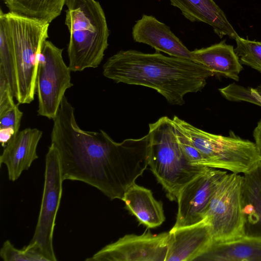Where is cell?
Instances as JSON below:
<instances>
[{"label":"cell","instance_id":"1","mask_svg":"<svg viewBox=\"0 0 261 261\" xmlns=\"http://www.w3.org/2000/svg\"><path fill=\"white\" fill-rule=\"evenodd\" d=\"M53 120L51 144L59 152L63 180L80 181L111 200H122L148 166L147 134L116 142L101 129L83 130L65 96Z\"/></svg>","mask_w":261,"mask_h":261},{"label":"cell","instance_id":"2","mask_svg":"<svg viewBox=\"0 0 261 261\" xmlns=\"http://www.w3.org/2000/svg\"><path fill=\"white\" fill-rule=\"evenodd\" d=\"M102 73L117 83L153 89L169 103L179 106L184 104L187 94L201 91L206 80L215 74L194 60L133 49L119 51L109 58Z\"/></svg>","mask_w":261,"mask_h":261},{"label":"cell","instance_id":"3","mask_svg":"<svg viewBox=\"0 0 261 261\" xmlns=\"http://www.w3.org/2000/svg\"><path fill=\"white\" fill-rule=\"evenodd\" d=\"M65 5L70 70L97 67L109 45L110 32L103 9L95 0H66Z\"/></svg>","mask_w":261,"mask_h":261},{"label":"cell","instance_id":"4","mask_svg":"<svg viewBox=\"0 0 261 261\" xmlns=\"http://www.w3.org/2000/svg\"><path fill=\"white\" fill-rule=\"evenodd\" d=\"M148 165L170 200H175L186 184L208 167L191 164L177 141L172 120L161 117L149 124Z\"/></svg>","mask_w":261,"mask_h":261},{"label":"cell","instance_id":"5","mask_svg":"<svg viewBox=\"0 0 261 261\" xmlns=\"http://www.w3.org/2000/svg\"><path fill=\"white\" fill-rule=\"evenodd\" d=\"M12 42L16 72L14 97L20 104H29L34 99L39 56L48 38L49 23L1 9Z\"/></svg>","mask_w":261,"mask_h":261},{"label":"cell","instance_id":"6","mask_svg":"<svg viewBox=\"0 0 261 261\" xmlns=\"http://www.w3.org/2000/svg\"><path fill=\"white\" fill-rule=\"evenodd\" d=\"M172 120L174 125L203 154L211 168L243 175L261 163V158L253 142L234 135L223 136L206 132L176 116Z\"/></svg>","mask_w":261,"mask_h":261},{"label":"cell","instance_id":"7","mask_svg":"<svg viewBox=\"0 0 261 261\" xmlns=\"http://www.w3.org/2000/svg\"><path fill=\"white\" fill-rule=\"evenodd\" d=\"M243 180V175L227 173L218 186L204 220L209 226L212 241H233L245 235Z\"/></svg>","mask_w":261,"mask_h":261},{"label":"cell","instance_id":"8","mask_svg":"<svg viewBox=\"0 0 261 261\" xmlns=\"http://www.w3.org/2000/svg\"><path fill=\"white\" fill-rule=\"evenodd\" d=\"M63 50L46 40L39 58L36 83L37 112L50 119L56 117L66 91L73 86L71 70L63 60Z\"/></svg>","mask_w":261,"mask_h":261},{"label":"cell","instance_id":"9","mask_svg":"<svg viewBox=\"0 0 261 261\" xmlns=\"http://www.w3.org/2000/svg\"><path fill=\"white\" fill-rule=\"evenodd\" d=\"M63 181L59 152L51 144L45 156L44 183L40 210L34 234L30 242L38 247L49 261L57 260L53 240Z\"/></svg>","mask_w":261,"mask_h":261},{"label":"cell","instance_id":"10","mask_svg":"<svg viewBox=\"0 0 261 261\" xmlns=\"http://www.w3.org/2000/svg\"><path fill=\"white\" fill-rule=\"evenodd\" d=\"M169 232L153 234L147 228L141 234H127L109 244L86 261H166Z\"/></svg>","mask_w":261,"mask_h":261},{"label":"cell","instance_id":"11","mask_svg":"<svg viewBox=\"0 0 261 261\" xmlns=\"http://www.w3.org/2000/svg\"><path fill=\"white\" fill-rule=\"evenodd\" d=\"M227 172L208 167L179 191L178 210L172 228L191 226L203 221L211 201Z\"/></svg>","mask_w":261,"mask_h":261},{"label":"cell","instance_id":"12","mask_svg":"<svg viewBox=\"0 0 261 261\" xmlns=\"http://www.w3.org/2000/svg\"><path fill=\"white\" fill-rule=\"evenodd\" d=\"M132 37L134 41L147 44L156 51L194 60L191 51L174 35L169 27L153 16L143 14L136 21L132 29Z\"/></svg>","mask_w":261,"mask_h":261},{"label":"cell","instance_id":"13","mask_svg":"<svg viewBox=\"0 0 261 261\" xmlns=\"http://www.w3.org/2000/svg\"><path fill=\"white\" fill-rule=\"evenodd\" d=\"M42 135L37 128H27L9 140L0 156V166H6L10 180H16L38 158L37 147Z\"/></svg>","mask_w":261,"mask_h":261},{"label":"cell","instance_id":"14","mask_svg":"<svg viewBox=\"0 0 261 261\" xmlns=\"http://www.w3.org/2000/svg\"><path fill=\"white\" fill-rule=\"evenodd\" d=\"M212 241L205 220L191 226L171 228L166 261H192L207 248Z\"/></svg>","mask_w":261,"mask_h":261},{"label":"cell","instance_id":"15","mask_svg":"<svg viewBox=\"0 0 261 261\" xmlns=\"http://www.w3.org/2000/svg\"><path fill=\"white\" fill-rule=\"evenodd\" d=\"M182 15L191 22H202L211 26L220 38L228 36L235 39L239 36L225 14L214 0H169Z\"/></svg>","mask_w":261,"mask_h":261},{"label":"cell","instance_id":"16","mask_svg":"<svg viewBox=\"0 0 261 261\" xmlns=\"http://www.w3.org/2000/svg\"><path fill=\"white\" fill-rule=\"evenodd\" d=\"M195 260L261 261V237L245 235L233 241H212Z\"/></svg>","mask_w":261,"mask_h":261},{"label":"cell","instance_id":"17","mask_svg":"<svg viewBox=\"0 0 261 261\" xmlns=\"http://www.w3.org/2000/svg\"><path fill=\"white\" fill-rule=\"evenodd\" d=\"M122 200L129 213L147 228L158 227L165 220L162 202L156 200L148 189L135 183L125 192Z\"/></svg>","mask_w":261,"mask_h":261},{"label":"cell","instance_id":"18","mask_svg":"<svg viewBox=\"0 0 261 261\" xmlns=\"http://www.w3.org/2000/svg\"><path fill=\"white\" fill-rule=\"evenodd\" d=\"M193 59L218 74L238 81L243 69L233 46L225 40L210 46L191 51Z\"/></svg>","mask_w":261,"mask_h":261},{"label":"cell","instance_id":"19","mask_svg":"<svg viewBox=\"0 0 261 261\" xmlns=\"http://www.w3.org/2000/svg\"><path fill=\"white\" fill-rule=\"evenodd\" d=\"M243 175L242 203L245 235L261 237V163Z\"/></svg>","mask_w":261,"mask_h":261},{"label":"cell","instance_id":"20","mask_svg":"<svg viewBox=\"0 0 261 261\" xmlns=\"http://www.w3.org/2000/svg\"><path fill=\"white\" fill-rule=\"evenodd\" d=\"M66 0H3L9 11L50 23L61 13Z\"/></svg>","mask_w":261,"mask_h":261},{"label":"cell","instance_id":"21","mask_svg":"<svg viewBox=\"0 0 261 261\" xmlns=\"http://www.w3.org/2000/svg\"><path fill=\"white\" fill-rule=\"evenodd\" d=\"M0 72L6 77L14 96L16 89V78L13 49L6 26L0 17Z\"/></svg>","mask_w":261,"mask_h":261},{"label":"cell","instance_id":"22","mask_svg":"<svg viewBox=\"0 0 261 261\" xmlns=\"http://www.w3.org/2000/svg\"><path fill=\"white\" fill-rule=\"evenodd\" d=\"M0 256L4 261H49L35 244L29 243L19 249L9 240L4 243L0 250Z\"/></svg>","mask_w":261,"mask_h":261},{"label":"cell","instance_id":"23","mask_svg":"<svg viewBox=\"0 0 261 261\" xmlns=\"http://www.w3.org/2000/svg\"><path fill=\"white\" fill-rule=\"evenodd\" d=\"M234 51L240 63L261 73V42L240 37L235 39Z\"/></svg>","mask_w":261,"mask_h":261},{"label":"cell","instance_id":"24","mask_svg":"<svg viewBox=\"0 0 261 261\" xmlns=\"http://www.w3.org/2000/svg\"><path fill=\"white\" fill-rule=\"evenodd\" d=\"M19 104H16L12 109L0 114V142L4 147L19 132L23 115L19 109Z\"/></svg>","mask_w":261,"mask_h":261},{"label":"cell","instance_id":"25","mask_svg":"<svg viewBox=\"0 0 261 261\" xmlns=\"http://www.w3.org/2000/svg\"><path fill=\"white\" fill-rule=\"evenodd\" d=\"M219 91L228 100L246 101L261 107V97L256 92L254 88L232 83L219 89Z\"/></svg>","mask_w":261,"mask_h":261},{"label":"cell","instance_id":"26","mask_svg":"<svg viewBox=\"0 0 261 261\" xmlns=\"http://www.w3.org/2000/svg\"><path fill=\"white\" fill-rule=\"evenodd\" d=\"M175 127L178 143L184 155L189 162L196 166L210 167L207 160L193 145L185 134L175 126Z\"/></svg>","mask_w":261,"mask_h":261},{"label":"cell","instance_id":"27","mask_svg":"<svg viewBox=\"0 0 261 261\" xmlns=\"http://www.w3.org/2000/svg\"><path fill=\"white\" fill-rule=\"evenodd\" d=\"M11 88L4 75L0 72V114L16 105Z\"/></svg>","mask_w":261,"mask_h":261},{"label":"cell","instance_id":"28","mask_svg":"<svg viewBox=\"0 0 261 261\" xmlns=\"http://www.w3.org/2000/svg\"><path fill=\"white\" fill-rule=\"evenodd\" d=\"M254 143L261 158V119L258 121L253 131Z\"/></svg>","mask_w":261,"mask_h":261},{"label":"cell","instance_id":"29","mask_svg":"<svg viewBox=\"0 0 261 261\" xmlns=\"http://www.w3.org/2000/svg\"><path fill=\"white\" fill-rule=\"evenodd\" d=\"M254 90L256 93L261 97V84L259 85L257 87L254 88Z\"/></svg>","mask_w":261,"mask_h":261}]
</instances>
